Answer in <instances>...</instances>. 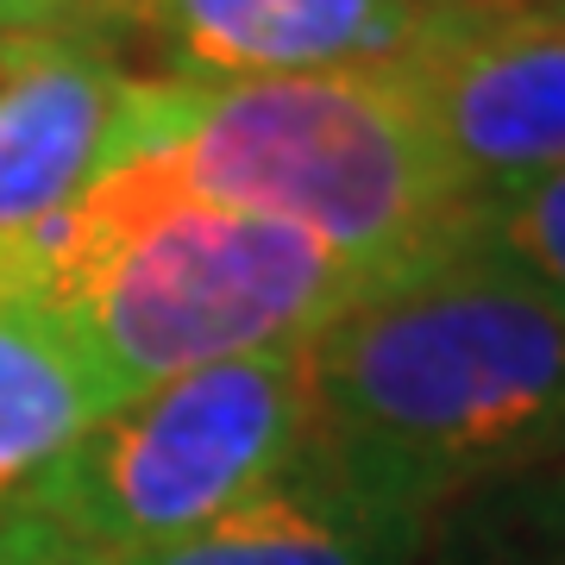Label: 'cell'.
<instances>
[{
	"label": "cell",
	"mask_w": 565,
	"mask_h": 565,
	"mask_svg": "<svg viewBox=\"0 0 565 565\" xmlns=\"http://www.w3.org/2000/svg\"><path fill=\"white\" fill-rule=\"evenodd\" d=\"M302 359L308 452L408 522L565 465V315L471 239L364 282Z\"/></svg>",
	"instance_id": "obj_1"
},
{
	"label": "cell",
	"mask_w": 565,
	"mask_h": 565,
	"mask_svg": "<svg viewBox=\"0 0 565 565\" xmlns=\"http://www.w3.org/2000/svg\"><path fill=\"white\" fill-rule=\"evenodd\" d=\"M0 289L51 308L126 403L182 371L308 340L364 289L321 239L195 195L132 151L70 207L0 233Z\"/></svg>",
	"instance_id": "obj_2"
},
{
	"label": "cell",
	"mask_w": 565,
	"mask_h": 565,
	"mask_svg": "<svg viewBox=\"0 0 565 565\" xmlns=\"http://www.w3.org/2000/svg\"><path fill=\"white\" fill-rule=\"evenodd\" d=\"M151 151L195 195L296 226L364 282L465 245L484 195L434 139L390 63L182 82Z\"/></svg>",
	"instance_id": "obj_3"
},
{
	"label": "cell",
	"mask_w": 565,
	"mask_h": 565,
	"mask_svg": "<svg viewBox=\"0 0 565 565\" xmlns=\"http://www.w3.org/2000/svg\"><path fill=\"white\" fill-rule=\"evenodd\" d=\"M302 452L308 359L302 340H289L139 390L88 427L20 509L88 559L120 565L214 527Z\"/></svg>",
	"instance_id": "obj_4"
},
{
	"label": "cell",
	"mask_w": 565,
	"mask_h": 565,
	"mask_svg": "<svg viewBox=\"0 0 565 565\" xmlns=\"http://www.w3.org/2000/svg\"><path fill=\"white\" fill-rule=\"evenodd\" d=\"M177 102V76H139L114 51L0 32V233L57 214L102 170L151 151Z\"/></svg>",
	"instance_id": "obj_5"
},
{
	"label": "cell",
	"mask_w": 565,
	"mask_h": 565,
	"mask_svg": "<svg viewBox=\"0 0 565 565\" xmlns=\"http://www.w3.org/2000/svg\"><path fill=\"white\" fill-rule=\"evenodd\" d=\"M384 63L478 189L565 163V32L534 7L440 13Z\"/></svg>",
	"instance_id": "obj_6"
},
{
	"label": "cell",
	"mask_w": 565,
	"mask_h": 565,
	"mask_svg": "<svg viewBox=\"0 0 565 565\" xmlns=\"http://www.w3.org/2000/svg\"><path fill=\"white\" fill-rule=\"evenodd\" d=\"M434 20L403 0H151L145 39L177 82H258L384 63Z\"/></svg>",
	"instance_id": "obj_7"
},
{
	"label": "cell",
	"mask_w": 565,
	"mask_h": 565,
	"mask_svg": "<svg viewBox=\"0 0 565 565\" xmlns=\"http://www.w3.org/2000/svg\"><path fill=\"white\" fill-rule=\"evenodd\" d=\"M427 534V522L359 497L315 452H302L277 484H264L214 527L120 565H422Z\"/></svg>",
	"instance_id": "obj_8"
},
{
	"label": "cell",
	"mask_w": 565,
	"mask_h": 565,
	"mask_svg": "<svg viewBox=\"0 0 565 565\" xmlns=\"http://www.w3.org/2000/svg\"><path fill=\"white\" fill-rule=\"evenodd\" d=\"M120 403L114 377L51 308L0 289V515H13Z\"/></svg>",
	"instance_id": "obj_9"
},
{
	"label": "cell",
	"mask_w": 565,
	"mask_h": 565,
	"mask_svg": "<svg viewBox=\"0 0 565 565\" xmlns=\"http://www.w3.org/2000/svg\"><path fill=\"white\" fill-rule=\"evenodd\" d=\"M422 565H565V465L452 503Z\"/></svg>",
	"instance_id": "obj_10"
},
{
	"label": "cell",
	"mask_w": 565,
	"mask_h": 565,
	"mask_svg": "<svg viewBox=\"0 0 565 565\" xmlns=\"http://www.w3.org/2000/svg\"><path fill=\"white\" fill-rule=\"evenodd\" d=\"M471 245L534 282L565 315V163L515 182H490L471 214Z\"/></svg>",
	"instance_id": "obj_11"
},
{
	"label": "cell",
	"mask_w": 565,
	"mask_h": 565,
	"mask_svg": "<svg viewBox=\"0 0 565 565\" xmlns=\"http://www.w3.org/2000/svg\"><path fill=\"white\" fill-rule=\"evenodd\" d=\"M145 13L151 0H0V32L114 51V39H145Z\"/></svg>",
	"instance_id": "obj_12"
},
{
	"label": "cell",
	"mask_w": 565,
	"mask_h": 565,
	"mask_svg": "<svg viewBox=\"0 0 565 565\" xmlns=\"http://www.w3.org/2000/svg\"><path fill=\"white\" fill-rule=\"evenodd\" d=\"M0 565H102L82 546H70L63 534H51L44 522H32L25 509L0 515Z\"/></svg>",
	"instance_id": "obj_13"
},
{
	"label": "cell",
	"mask_w": 565,
	"mask_h": 565,
	"mask_svg": "<svg viewBox=\"0 0 565 565\" xmlns=\"http://www.w3.org/2000/svg\"><path fill=\"white\" fill-rule=\"evenodd\" d=\"M415 13H465V7H484V0H403Z\"/></svg>",
	"instance_id": "obj_14"
},
{
	"label": "cell",
	"mask_w": 565,
	"mask_h": 565,
	"mask_svg": "<svg viewBox=\"0 0 565 565\" xmlns=\"http://www.w3.org/2000/svg\"><path fill=\"white\" fill-rule=\"evenodd\" d=\"M534 13H541V20H553V25H559V32H565V0H541Z\"/></svg>",
	"instance_id": "obj_15"
},
{
	"label": "cell",
	"mask_w": 565,
	"mask_h": 565,
	"mask_svg": "<svg viewBox=\"0 0 565 565\" xmlns=\"http://www.w3.org/2000/svg\"><path fill=\"white\" fill-rule=\"evenodd\" d=\"M484 7H541V0H484Z\"/></svg>",
	"instance_id": "obj_16"
}]
</instances>
